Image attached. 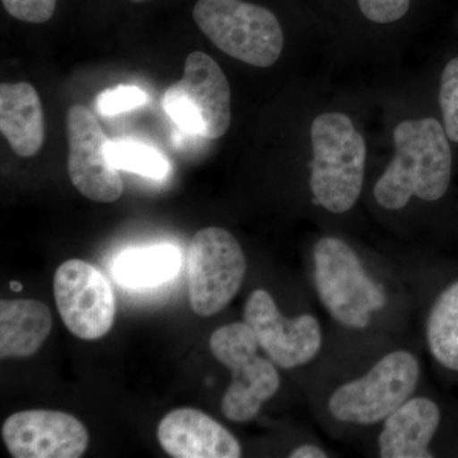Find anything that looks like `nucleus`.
<instances>
[{
	"label": "nucleus",
	"mask_w": 458,
	"mask_h": 458,
	"mask_svg": "<svg viewBox=\"0 0 458 458\" xmlns=\"http://www.w3.org/2000/svg\"><path fill=\"white\" fill-rule=\"evenodd\" d=\"M394 158L373 190L379 207L399 210L412 197L427 203L445 198L451 186L454 146L441 119L401 122L394 131Z\"/></svg>",
	"instance_id": "f257e3e1"
},
{
	"label": "nucleus",
	"mask_w": 458,
	"mask_h": 458,
	"mask_svg": "<svg viewBox=\"0 0 458 458\" xmlns=\"http://www.w3.org/2000/svg\"><path fill=\"white\" fill-rule=\"evenodd\" d=\"M310 186L315 203L334 214L352 209L360 200L366 172L363 135L346 114H319L311 125Z\"/></svg>",
	"instance_id": "f03ea898"
},
{
	"label": "nucleus",
	"mask_w": 458,
	"mask_h": 458,
	"mask_svg": "<svg viewBox=\"0 0 458 458\" xmlns=\"http://www.w3.org/2000/svg\"><path fill=\"white\" fill-rule=\"evenodd\" d=\"M195 23L227 55L269 68L284 47V33L269 9L245 0H198L192 11Z\"/></svg>",
	"instance_id": "7ed1b4c3"
},
{
	"label": "nucleus",
	"mask_w": 458,
	"mask_h": 458,
	"mask_svg": "<svg viewBox=\"0 0 458 458\" xmlns=\"http://www.w3.org/2000/svg\"><path fill=\"white\" fill-rule=\"evenodd\" d=\"M209 346L214 358L232 373L231 385L222 399L223 415L236 423L252 420L278 393V370L273 361L259 355L260 344L245 321L214 331Z\"/></svg>",
	"instance_id": "20e7f679"
},
{
	"label": "nucleus",
	"mask_w": 458,
	"mask_h": 458,
	"mask_svg": "<svg viewBox=\"0 0 458 458\" xmlns=\"http://www.w3.org/2000/svg\"><path fill=\"white\" fill-rule=\"evenodd\" d=\"M315 284L328 313L346 327L366 328L373 312L384 309V288L370 279L348 243L324 237L313 249Z\"/></svg>",
	"instance_id": "39448f33"
},
{
	"label": "nucleus",
	"mask_w": 458,
	"mask_h": 458,
	"mask_svg": "<svg viewBox=\"0 0 458 458\" xmlns=\"http://www.w3.org/2000/svg\"><path fill=\"white\" fill-rule=\"evenodd\" d=\"M168 116L189 134L219 140L231 125V89L218 63L203 51L186 57L182 80L165 90Z\"/></svg>",
	"instance_id": "423d86ee"
},
{
	"label": "nucleus",
	"mask_w": 458,
	"mask_h": 458,
	"mask_svg": "<svg viewBox=\"0 0 458 458\" xmlns=\"http://www.w3.org/2000/svg\"><path fill=\"white\" fill-rule=\"evenodd\" d=\"M419 377L420 366L414 355L405 351L390 352L366 376L340 386L328 400V410L343 423L372 426L411 397Z\"/></svg>",
	"instance_id": "0eeeda50"
},
{
	"label": "nucleus",
	"mask_w": 458,
	"mask_h": 458,
	"mask_svg": "<svg viewBox=\"0 0 458 458\" xmlns=\"http://www.w3.org/2000/svg\"><path fill=\"white\" fill-rule=\"evenodd\" d=\"M242 247L227 229L208 227L192 237L188 252L189 300L203 318L223 311L245 278Z\"/></svg>",
	"instance_id": "6e6552de"
},
{
	"label": "nucleus",
	"mask_w": 458,
	"mask_h": 458,
	"mask_svg": "<svg viewBox=\"0 0 458 458\" xmlns=\"http://www.w3.org/2000/svg\"><path fill=\"white\" fill-rule=\"evenodd\" d=\"M54 297L60 318L78 339H101L113 327L116 300L95 265L80 259L63 262L54 276Z\"/></svg>",
	"instance_id": "1a4fd4ad"
},
{
	"label": "nucleus",
	"mask_w": 458,
	"mask_h": 458,
	"mask_svg": "<svg viewBox=\"0 0 458 458\" xmlns=\"http://www.w3.org/2000/svg\"><path fill=\"white\" fill-rule=\"evenodd\" d=\"M68 172L74 188L92 201L114 203L122 197L123 182L108 157L106 134L89 108L75 105L66 114Z\"/></svg>",
	"instance_id": "9d476101"
},
{
	"label": "nucleus",
	"mask_w": 458,
	"mask_h": 458,
	"mask_svg": "<svg viewBox=\"0 0 458 458\" xmlns=\"http://www.w3.org/2000/svg\"><path fill=\"white\" fill-rule=\"evenodd\" d=\"M243 316L262 351L282 369L304 366L321 351L322 331L318 318L312 315L284 318L265 289L250 294Z\"/></svg>",
	"instance_id": "9b49d317"
},
{
	"label": "nucleus",
	"mask_w": 458,
	"mask_h": 458,
	"mask_svg": "<svg viewBox=\"0 0 458 458\" xmlns=\"http://www.w3.org/2000/svg\"><path fill=\"white\" fill-rule=\"evenodd\" d=\"M14 458H80L89 448V430L73 415L54 410L14 412L2 427Z\"/></svg>",
	"instance_id": "f8f14e48"
},
{
	"label": "nucleus",
	"mask_w": 458,
	"mask_h": 458,
	"mask_svg": "<svg viewBox=\"0 0 458 458\" xmlns=\"http://www.w3.org/2000/svg\"><path fill=\"white\" fill-rule=\"evenodd\" d=\"M157 438L174 458H238L242 448L236 437L201 410H172L157 428Z\"/></svg>",
	"instance_id": "ddd939ff"
},
{
	"label": "nucleus",
	"mask_w": 458,
	"mask_h": 458,
	"mask_svg": "<svg viewBox=\"0 0 458 458\" xmlns=\"http://www.w3.org/2000/svg\"><path fill=\"white\" fill-rule=\"evenodd\" d=\"M441 411L434 401L409 399L385 419L378 438L384 458H430L429 443L438 429Z\"/></svg>",
	"instance_id": "4468645a"
},
{
	"label": "nucleus",
	"mask_w": 458,
	"mask_h": 458,
	"mask_svg": "<svg viewBox=\"0 0 458 458\" xmlns=\"http://www.w3.org/2000/svg\"><path fill=\"white\" fill-rule=\"evenodd\" d=\"M0 131L17 156L29 158L45 141V117L40 96L26 82L0 86Z\"/></svg>",
	"instance_id": "2eb2a0df"
},
{
	"label": "nucleus",
	"mask_w": 458,
	"mask_h": 458,
	"mask_svg": "<svg viewBox=\"0 0 458 458\" xmlns=\"http://www.w3.org/2000/svg\"><path fill=\"white\" fill-rule=\"evenodd\" d=\"M53 328L47 304L36 300L0 302V357L27 358L40 351Z\"/></svg>",
	"instance_id": "dca6fc26"
},
{
	"label": "nucleus",
	"mask_w": 458,
	"mask_h": 458,
	"mask_svg": "<svg viewBox=\"0 0 458 458\" xmlns=\"http://www.w3.org/2000/svg\"><path fill=\"white\" fill-rule=\"evenodd\" d=\"M180 267L181 255L176 247L152 246L123 252L114 262V274L123 285L143 288L174 278Z\"/></svg>",
	"instance_id": "f3484780"
},
{
	"label": "nucleus",
	"mask_w": 458,
	"mask_h": 458,
	"mask_svg": "<svg viewBox=\"0 0 458 458\" xmlns=\"http://www.w3.org/2000/svg\"><path fill=\"white\" fill-rule=\"evenodd\" d=\"M427 339L433 357L445 369L458 372V280L433 304Z\"/></svg>",
	"instance_id": "a211bd4d"
},
{
	"label": "nucleus",
	"mask_w": 458,
	"mask_h": 458,
	"mask_svg": "<svg viewBox=\"0 0 458 458\" xmlns=\"http://www.w3.org/2000/svg\"><path fill=\"white\" fill-rule=\"evenodd\" d=\"M108 157L117 170L134 172L162 180L170 174V164L155 148L134 140H110Z\"/></svg>",
	"instance_id": "6ab92c4d"
},
{
	"label": "nucleus",
	"mask_w": 458,
	"mask_h": 458,
	"mask_svg": "<svg viewBox=\"0 0 458 458\" xmlns=\"http://www.w3.org/2000/svg\"><path fill=\"white\" fill-rule=\"evenodd\" d=\"M438 107L445 131L458 147V53L445 63L439 75Z\"/></svg>",
	"instance_id": "aec40b11"
},
{
	"label": "nucleus",
	"mask_w": 458,
	"mask_h": 458,
	"mask_svg": "<svg viewBox=\"0 0 458 458\" xmlns=\"http://www.w3.org/2000/svg\"><path fill=\"white\" fill-rule=\"evenodd\" d=\"M147 93L137 86H117L102 90L96 98V108L101 116H114L144 106Z\"/></svg>",
	"instance_id": "412c9836"
},
{
	"label": "nucleus",
	"mask_w": 458,
	"mask_h": 458,
	"mask_svg": "<svg viewBox=\"0 0 458 458\" xmlns=\"http://www.w3.org/2000/svg\"><path fill=\"white\" fill-rule=\"evenodd\" d=\"M3 7L18 21L45 23L55 13L56 0H2Z\"/></svg>",
	"instance_id": "4be33fe9"
},
{
	"label": "nucleus",
	"mask_w": 458,
	"mask_h": 458,
	"mask_svg": "<svg viewBox=\"0 0 458 458\" xmlns=\"http://www.w3.org/2000/svg\"><path fill=\"white\" fill-rule=\"evenodd\" d=\"M411 0H358L361 14L370 22L394 23L401 20L410 8Z\"/></svg>",
	"instance_id": "5701e85b"
},
{
	"label": "nucleus",
	"mask_w": 458,
	"mask_h": 458,
	"mask_svg": "<svg viewBox=\"0 0 458 458\" xmlns=\"http://www.w3.org/2000/svg\"><path fill=\"white\" fill-rule=\"evenodd\" d=\"M289 457L292 458H325L327 457V454L321 448L316 447L312 445H304L301 447L295 448L291 452Z\"/></svg>",
	"instance_id": "b1692460"
},
{
	"label": "nucleus",
	"mask_w": 458,
	"mask_h": 458,
	"mask_svg": "<svg viewBox=\"0 0 458 458\" xmlns=\"http://www.w3.org/2000/svg\"><path fill=\"white\" fill-rule=\"evenodd\" d=\"M9 286H11V288L13 289L14 292L22 291V284H21V283L11 282L9 283Z\"/></svg>",
	"instance_id": "393cba45"
},
{
	"label": "nucleus",
	"mask_w": 458,
	"mask_h": 458,
	"mask_svg": "<svg viewBox=\"0 0 458 458\" xmlns=\"http://www.w3.org/2000/svg\"><path fill=\"white\" fill-rule=\"evenodd\" d=\"M131 2L143 3V2H148V0H131Z\"/></svg>",
	"instance_id": "a878e982"
}]
</instances>
